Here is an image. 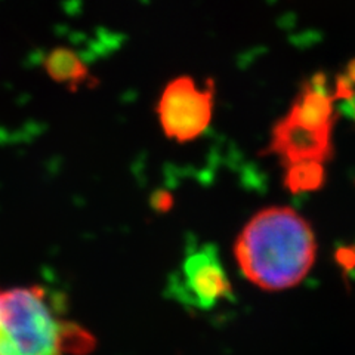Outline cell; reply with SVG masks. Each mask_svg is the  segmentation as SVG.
I'll list each match as a JSON object with an SVG mask.
<instances>
[{
  "mask_svg": "<svg viewBox=\"0 0 355 355\" xmlns=\"http://www.w3.org/2000/svg\"><path fill=\"white\" fill-rule=\"evenodd\" d=\"M317 243L308 220L291 207H266L237 237L234 253L241 272L265 291L301 283L315 261Z\"/></svg>",
  "mask_w": 355,
  "mask_h": 355,
  "instance_id": "cell-1",
  "label": "cell"
},
{
  "mask_svg": "<svg viewBox=\"0 0 355 355\" xmlns=\"http://www.w3.org/2000/svg\"><path fill=\"white\" fill-rule=\"evenodd\" d=\"M95 338L39 284L0 287V355H83Z\"/></svg>",
  "mask_w": 355,
  "mask_h": 355,
  "instance_id": "cell-2",
  "label": "cell"
},
{
  "mask_svg": "<svg viewBox=\"0 0 355 355\" xmlns=\"http://www.w3.org/2000/svg\"><path fill=\"white\" fill-rule=\"evenodd\" d=\"M157 114L166 137L178 142L197 139L214 117V86L198 87L191 77H178L160 96Z\"/></svg>",
  "mask_w": 355,
  "mask_h": 355,
  "instance_id": "cell-3",
  "label": "cell"
},
{
  "mask_svg": "<svg viewBox=\"0 0 355 355\" xmlns=\"http://www.w3.org/2000/svg\"><path fill=\"white\" fill-rule=\"evenodd\" d=\"M171 287L178 301L197 309H210L232 296L227 271L210 244L188 252Z\"/></svg>",
  "mask_w": 355,
  "mask_h": 355,
  "instance_id": "cell-4",
  "label": "cell"
},
{
  "mask_svg": "<svg viewBox=\"0 0 355 355\" xmlns=\"http://www.w3.org/2000/svg\"><path fill=\"white\" fill-rule=\"evenodd\" d=\"M331 132L309 128L286 114L272 129L270 151L284 168L304 162L326 163L333 154Z\"/></svg>",
  "mask_w": 355,
  "mask_h": 355,
  "instance_id": "cell-5",
  "label": "cell"
},
{
  "mask_svg": "<svg viewBox=\"0 0 355 355\" xmlns=\"http://www.w3.org/2000/svg\"><path fill=\"white\" fill-rule=\"evenodd\" d=\"M44 71L53 82L71 89L82 86L89 79V71L83 60L69 48L52 49L43 61Z\"/></svg>",
  "mask_w": 355,
  "mask_h": 355,
  "instance_id": "cell-6",
  "label": "cell"
},
{
  "mask_svg": "<svg viewBox=\"0 0 355 355\" xmlns=\"http://www.w3.org/2000/svg\"><path fill=\"white\" fill-rule=\"evenodd\" d=\"M284 173V185L292 193H308L318 190L326 181L324 163L304 162L287 166Z\"/></svg>",
  "mask_w": 355,
  "mask_h": 355,
  "instance_id": "cell-7",
  "label": "cell"
},
{
  "mask_svg": "<svg viewBox=\"0 0 355 355\" xmlns=\"http://www.w3.org/2000/svg\"><path fill=\"white\" fill-rule=\"evenodd\" d=\"M336 262L343 272L355 277V244L340 248L336 252Z\"/></svg>",
  "mask_w": 355,
  "mask_h": 355,
  "instance_id": "cell-8",
  "label": "cell"
}]
</instances>
